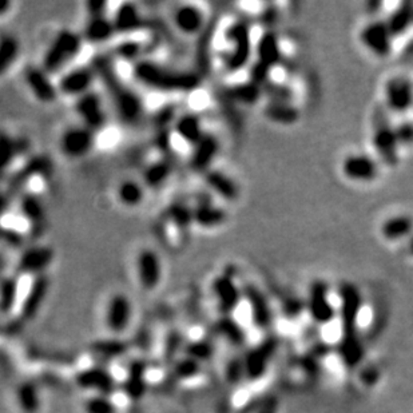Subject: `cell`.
<instances>
[{"label":"cell","instance_id":"6da1fadb","mask_svg":"<svg viewBox=\"0 0 413 413\" xmlns=\"http://www.w3.org/2000/svg\"><path fill=\"white\" fill-rule=\"evenodd\" d=\"M134 78L158 92H192L199 85L197 76L192 72L173 71L149 60L135 63Z\"/></svg>","mask_w":413,"mask_h":413},{"label":"cell","instance_id":"7a4b0ae2","mask_svg":"<svg viewBox=\"0 0 413 413\" xmlns=\"http://www.w3.org/2000/svg\"><path fill=\"white\" fill-rule=\"evenodd\" d=\"M83 49L85 40L81 34L69 28L59 30L46 47L40 67L51 76L62 74L79 59Z\"/></svg>","mask_w":413,"mask_h":413},{"label":"cell","instance_id":"3957f363","mask_svg":"<svg viewBox=\"0 0 413 413\" xmlns=\"http://www.w3.org/2000/svg\"><path fill=\"white\" fill-rule=\"evenodd\" d=\"M254 46L251 28L245 22H234L224 31L221 62L229 74L241 71L251 62Z\"/></svg>","mask_w":413,"mask_h":413},{"label":"cell","instance_id":"277c9868","mask_svg":"<svg viewBox=\"0 0 413 413\" xmlns=\"http://www.w3.org/2000/svg\"><path fill=\"white\" fill-rule=\"evenodd\" d=\"M372 146L387 166H397L401 147L397 141L395 124H392L384 105H376L372 112Z\"/></svg>","mask_w":413,"mask_h":413},{"label":"cell","instance_id":"5b68a950","mask_svg":"<svg viewBox=\"0 0 413 413\" xmlns=\"http://www.w3.org/2000/svg\"><path fill=\"white\" fill-rule=\"evenodd\" d=\"M58 146L65 157L81 160L95 149V133L82 124L65 127L59 135Z\"/></svg>","mask_w":413,"mask_h":413},{"label":"cell","instance_id":"8992f818","mask_svg":"<svg viewBox=\"0 0 413 413\" xmlns=\"http://www.w3.org/2000/svg\"><path fill=\"white\" fill-rule=\"evenodd\" d=\"M98 79V74L95 67L87 65H76L69 67L67 70L59 74L56 89L59 95H65L69 98H79L87 92H90L91 87L95 85Z\"/></svg>","mask_w":413,"mask_h":413},{"label":"cell","instance_id":"52a82bcc","mask_svg":"<svg viewBox=\"0 0 413 413\" xmlns=\"http://www.w3.org/2000/svg\"><path fill=\"white\" fill-rule=\"evenodd\" d=\"M384 108L396 115L408 114L413 108V83L405 75L391 76L384 86Z\"/></svg>","mask_w":413,"mask_h":413},{"label":"cell","instance_id":"ba28073f","mask_svg":"<svg viewBox=\"0 0 413 413\" xmlns=\"http://www.w3.org/2000/svg\"><path fill=\"white\" fill-rule=\"evenodd\" d=\"M361 44L375 56L387 58L394 50L395 36L391 33L387 20H372L360 31Z\"/></svg>","mask_w":413,"mask_h":413},{"label":"cell","instance_id":"9c48e42d","mask_svg":"<svg viewBox=\"0 0 413 413\" xmlns=\"http://www.w3.org/2000/svg\"><path fill=\"white\" fill-rule=\"evenodd\" d=\"M74 110L79 118V124L89 127L94 133L99 131L108 124L105 101L95 91L76 98Z\"/></svg>","mask_w":413,"mask_h":413},{"label":"cell","instance_id":"30bf717a","mask_svg":"<svg viewBox=\"0 0 413 413\" xmlns=\"http://www.w3.org/2000/svg\"><path fill=\"white\" fill-rule=\"evenodd\" d=\"M171 23L180 35L196 36L205 28L206 12L201 4L182 3L173 10Z\"/></svg>","mask_w":413,"mask_h":413},{"label":"cell","instance_id":"8fae6325","mask_svg":"<svg viewBox=\"0 0 413 413\" xmlns=\"http://www.w3.org/2000/svg\"><path fill=\"white\" fill-rule=\"evenodd\" d=\"M23 79L27 90L39 103L50 105L58 99L59 91L56 89V83L53 82V76L40 66L27 67L23 74Z\"/></svg>","mask_w":413,"mask_h":413},{"label":"cell","instance_id":"7c38bea8","mask_svg":"<svg viewBox=\"0 0 413 413\" xmlns=\"http://www.w3.org/2000/svg\"><path fill=\"white\" fill-rule=\"evenodd\" d=\"M342 171L346 180L368 183L378 178V163L365 153H353L344 158Z\"/></svg>","mask_w":413,"mask_h":413},{"label":"cell","instance_id":"4fadbf2b","mask_svg":"<svg viewBox=\"0 0 413 413\" xmlns=\"http://www.w3.org/2000/svg\"><path fill=\"white\" fill-rule=\"evenodd\" d=\"M137 280L146 290H151L160 284L162 278V261L153 248H142L135 255Z\"/></svg>","mask_w":413,"mask_h":413},{"label":"cell","instance_id":"5bb4252c","mask_svg":"<svg viewBox=\"0 0 413 413\" xmlns=\"http://www.w3.org/2000/svg\"><path fill=\"white\" fill-rule=\"evenodd\" d=\"M117 35H133L144 30V15L135 3H118L108 14Z\"/></svg>","mask_w":413,"mask_h":413},{"label":"cell","instance_id":"9a60e30c","mask_svg":"<svg viewBox=\"0 0 413 413\" xmlns=\"http://www.w3.org/2000/svg\"><path fill=\"white\" fill-rule=\"evenodd\" d=\"M218 151H219L218 140L214 135L205 133L202 140L193 146L189 162L194 170L206 173L210 170V166L216 160Z\"/></svg>","mask_w":413,"mask_h":413},{"label":"cell","instance_id":"2e32d148","mask_svg":"<svg viewBox=\"0 0 413 413\" xmlns=\"http://www.w3.org/2000/svg\"><path fill=\"white\" fill-rule=\"evenodd\" d=\"M81 35L83 37L85 43L101 44L112 40L117 36V31L108 14H106V15L87 17Z\"/></svg>","mask_w":413,"mask_h":413},{"label":"cell","instance_id":"e0dca14e","mask_svg":"<svg viewBox=\"0 0 413 413\" xmlns=\"http://www.w3.org/2000/svg\"><path fill=\"white\" fill-rule=\"evenodd\" d=\"M380 233L389 242L408 241L413 235V217L410 214L389 217L381 224Z\"/></svg>","mask_w":413,"mask_h":413},{"label":"cell","instance_id":"ac0fdd59","mask_svg":"<svg viewBox=\"0 0 413 413\" xmlns=\"http://www.w3.org/2000/svg\"><path fill=\"white\" fill-rule=\"evenodd\" d=\"M205 182L214 194L225 201H235L239 196V187L235 180L221 170L210 169L206 171Z\"/></svg>","mask_w":413,"mask_h":413},{"label":"cell","instance_id":"d6986e66","mask_svg":"<svg viewBox=\"0 0 413 413\" xmlns=\"http://www.w3.org/2000/svg\"><path fill=\"white\" fill-rule=\"evenodd\" d=\"M254 51L257 54V63L268 67L269 70L274 66H278V63L283 60L278 39L273 33H267L261 36L254 46Z\"/></svg>","mask_w":413,"mask_h":413},{"label":"cell","instance_id":"ffe728a7","mask_svg":"<svg viewBox=\"0 0 413 413\" xmlns=\"http://www.w3.org/2000/svg\"><path fill=\"white\" fill-rule=\"evenodd\" d=\"M53 260H54V252L50 248H44V246L30 248L19 258V270L27 274L30 273L35 274L42 271L46 267H49Z\"/></svg>","mask_w":413,"mask_h":413},{"label":"cell","instance_id":"44dd1931","mask_svg":"<svg viewBox=\"0 0 413 413\" xmlns=\"http://www.w3.org/2000/svg\"><path fill=\"white\" fill-rule=\"evenodd\" d=\"M171 130L190 146L197 144L205 135L201 119L198 118L197 114L193 112H186L180 115L176 119Z\"/></svg>","mask_w":413,"mask_h":413},{"label":"cell","instance_id":"7402d4cb","mask_svg":"<svg viewBox=\"0 0 413 413\" xmlns=\"http://www.w3.org/2000/svg\"><path fill=\"white\" fill-rule=\"evenodd\" d=\"M228 218L226 212L210 202H201L197 208H193V225L203 229H214L225 224Z\"/></svg>","mask_w":413,"mask_h":413},{"label":"cell","instance_id":"603a6c76","mask_svg":"<svg viewBox=\"0 0 413 413\" xmlns=\"http://www.w3.org/2000/svg\"><path fill=\"white\" fill-rule=\"evenodd\" d=\"M144 185L141 180H124L115 190L117 201L127 209L138 208L144 202Z\"/></svg>","mask_w":413,"mask_h":413},{"label":"cell","instance_id":"cb8c5ba5","mask_svg":"<svg viewBox=\"0 0 413 413\" xmlns=\"http://www.w3.org/2000/svg\"><path fill=\"white\" fill-rule=\"evenodd\" d=\"M264 112L269 121L278 125H293L300 118L298 108L287 102H269Z\"/></svg>","mask_w":413,"mask_h":413},{"label":"cell","instance_id":"d4e9b609","mask_svg":"<svg viewBox=\"0 0 413 413\" xmlns=\"http://www.w3.org/2000/svg\"><path fill=\"white\" fill-rule=\"evenodd\" d=\"M20 43L14 35L0 36V78L10 71L18 60Z\"/></svg>","mask_w":413,"mask_h":413},{"label":"cell","instance_id":"484cf974","mask_svg":"<svg viewBox=\"0 0 413 413\" xmlns=\"http://www.w3.org/2000/svg\"><path fill=\"white\" fill-rule=\"evenodd\" d=\"M387 23L395 37L407 33L413 24L412 3L400 4L395 11H392L391 17L387 19Z\"/></svg>","mask_w":413,"mask_h":413},{"label":"cell","instance_id":"4316f807","mask_svg":"<svg viewBox=\"0 0 413 413\" xmlns=\"http://www.w3.org/2000/svg\"><path fill=\"white\" fill-rule=\"evenodd\" d=\"M171 174V166L166 160H154L150 162L144 171L142 183L144 187H160Z\"/></svg>","mask_w":413,"mask_h":413},{"label":"cell","instance_id":"83f0119b","mask_svg":"<svg viewBox=\"0 0 413 413\" xmlns=\"http://www.w3.org/2000/svg\"><path fill=\"white\" fill-rule=\"evenodd\" d=\"M130 303L128 298L124 294H114L110 298V303L108 306V323L118 329L122 328L130 316Z\"/></svg>","mask_w":413,"mask_h":413},{"label":"cell","instance_id":"f1b7e54d","mask_svg":"<svg viewBox=\"0 0 413 413\" xmlns=\"http://www.w3.org/2000/svg\"><path fill=\"white\" fill-rule=\"evenodd\" d=\"M17 212H19L24 218H27L34 226L39 222H42L43 216H44L43 206L39 201V197L27 194V193H22Z\"/></svg>","mask_w":413,"mask_h":413},{"label":"cell","instance_id":"f546056e","mask_svg":"<svg viewBox=\"0 0 413 413\" xmlns=\"http://www.w3.org/2000/svg\"><path fill=\"white\" fill-rule=\"evenodd\" d=\"M261 92H262V87L260 85H257L255 82H253L252 79L248 82H241V83L233 85L229 89V95L241 103L257 102L258 98L261 96Z\"/></svg>","mask_w":413,"mask_h":413},{"label":"cell","instance_id":"4dcf8cb0","mask_svg":"<svg viewBox=\"0 0 413 413\" xmlns=\"http://www.w3.org/2000/svg\"><path fill=\"white\" fill-rule=\"evenodd\" d=\"M214 292H216L221 304L224 305H234L238 301V292L233 284V281L226 277H218L214 283Z\"/></svg>","mask_w":413,"mask_h":413},{"label":"cell","instance_id":"1f68e13d","mask_svg":"<svg viewBox=\"0 0 413 413\" xmlns=\"http://www.w3.org/2000/svg\"><path fill=\"white\" fill-rule=\"evenodd\" d=\"M264 91L269 96L270 102H287L293 103V90L280 82L268 81L264 86Z\"/></svg>","mask_w":413,"mask_h":413},{"label":"cell","instance_id":"d6a6232c","mask_svg":"<svg viewBox=\"0 0 413 413\" xmlns=\"http://www.w3.org/2000/svg\"><path fill=\"white\" fill-rule=\"evenodd\" d=\"M17 155V144L11 138L0 135V176L11 166Z\"/></svg>","mask_w":413,"mask_h":413},{"label":"cell","instance_id":"836d02e7","mask_svg":"<svg viewBox=\"0 0 413 413\" xmlns=\"http://www.w3.org/2000/svg\"><path fill=\"white\" fill-rule=\"evenodd\" d=\"M396 135L400 147H411L413 146V121L412 119H401L396 124Z\"/></svg>","mask_w":413,"mask_h":413},{"label":"cell","instance_id":"e575fe53","mask_svg":"<svg viewBox=\"0 0 413 413\" xmlns=\"http://www.w3.org/2000/svg\"><path fill=\"white\" fill-rule=\"evenodd\" d=\"M12 7H14V4L11 1L0 0V18L8 15L11 12V10H12Z\"/></svg>","mask_w":413,"mask_h":413},{"label":"cell","instance_id":"d590c367","mask_svg":"<svg viewBox=\"0 0 413 413\" xmlns=\"http://www.w3.org/2000/svg\"><path fill=\"white\" fill-rule=\"evenodd\" d=\"M407 249L411 255H413V235L408 239V244H407Z\"/></svg>","mask_w":413,"mask_h":413}]
</instances>
